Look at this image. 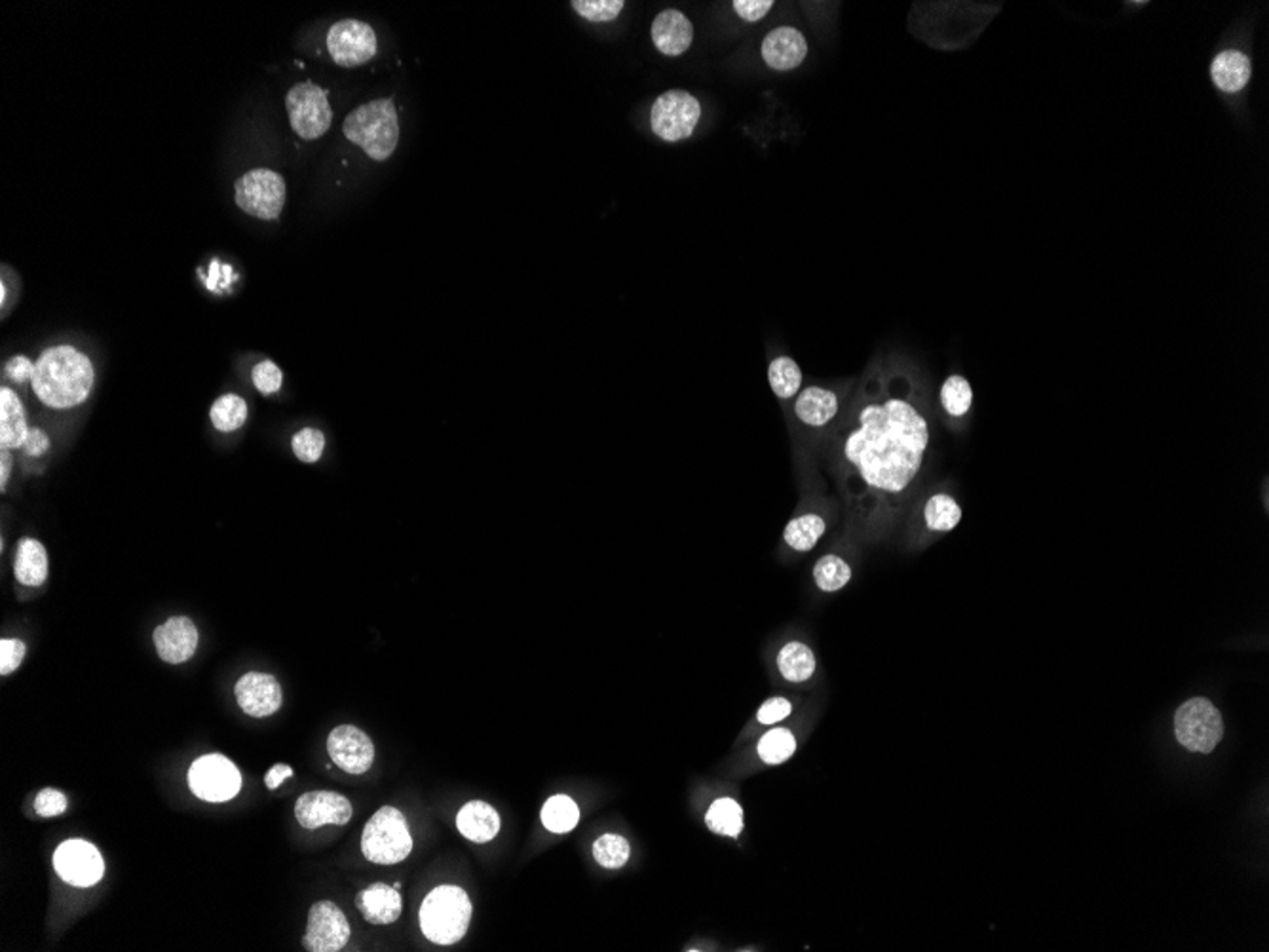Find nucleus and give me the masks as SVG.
<instances>
[{"label":"nucleus","mask_w":1269,"mask_h":952,"mask_svg":"<svg viewBox=\"0 0 1269 952\" xmlns=\"http://www.w3.org/2000/svg\"><path fill=\"white\" fill-rule=\"evenodd\" d=\"M35 810L42 818H55L67 810V797L58 789H42L35 799Z\"/></svg>","instance_id":"obj_41"},{"label":"nucleus","mask_w":1269,"mask_h":952,"mask_svg":"<svg viewBox=\"0 0 1269 952\" xmlns=\"http://www.w3.org/2000/svg\"><path fill=\"white\" fill-rule=\"evenodd\" d=\"M0 461H2V470H0V487H2V491H4V489H6V483H8V478H10L12 459L8 449H2Z\"/></svg>","instance_id":"obj_47"},{"label":"nucleus","mask_w":1269,"mask_h":952,"mask_svg":"<svg viewBox=\"0 0 1269 952\" xmlns=\"http://www.w3.org/2000/svg\"><path fill=\"white\" fill-rule=\"evenodd\" d=\"M471 902L459 886H438L420 905V930L436 945H454L468 932Z\"/></svg>","instance_id":"obj_4"},{"label":"nucleus","mask_w":1269,"mask_h":952,"mask_svg":"<svg viewBox=\"0 0 1269 952\" xmlns=\"http://www.w3.org/2000/svg\"><path fill=\"white\" fill-rule=\"evenodd\" d=\"M361 851L377 865H396L409 858L413 837L400 810L382 806L373 814L361 835Z\"/></svg>","instance_id":"obj_5"},{"label":"nucleus","mask_w":1269,"mask_h":952,"mask_svg":"<svg viewBox=\"0 0 1269 952\" xmlns=\"http://www.w3.org/2000/svg\"><path fill=\"white\" fill-rule=\"evenodd\" d=\"M48 447H50V440L41 428H31L27 434V440L23 443V451L29 457H41L48 451Z\"/></svg>","instance_id":"obj_45"},{"label":"nucleus","mask_w":1269,"mask_h":952,"mask_svg":"<svg viewBox=\"0 0 1269 952\" xmlns=\"http://www.w3.org/2000/svg\"><path fill=\"white\" fill-rule=\"evenodd\" d=\"M540 818H542L546 829L557 833V835H564L578 825L580 810L571 797L555 795L546 800Z\"/></svg>","instance_id":"obj_29"},{"label":"nucleus","mask_w":1269,"mask_h":952,"mask_svg":"<svg viewBox=\"0 0 1269 952\" xmlns=\"http://www.w3.org/2000/svg\"><path fill=\"white\" fill-rule=\"evenodd\" d=\"M236 204L247 216L272 221L277 219L287 200L286 181L272 170H251L236 181Z\"/></svg>","instance_id":"obj_7"},{"label":"nucleus","mask_w":1269,"mask_h":952,"mask_svg":"<svg viewBox=\"0 0 1269 952\" xmlns=\"http://www.w3.org/2000/svg\"><path fill=\"white\" fill-rule=\"evenodd\" d=\"M27 652V646L20 639H2L0 641V673L10 676L21 666Z\"/></svg>","instance_id":"obj_40"},{"label":"nucleus","mask_w":1269,"mask_h":952,"mask_svg":"<svg viewBox=\"0 0 1269 952\" xmlns=\"http://www.w3.org/2000/svg\"><path fill=\"white\" fill-rule=\"evenodd\" d=\"M328 50L338 67H359L377 56V35L358 20H340L328 32Z\"/></svg>","instance_id":"obj_11"},{"label":"nucleus","mask_w":1269,"mask_h":952,"mask_svg":"<svg viewBox=\"0 0 1269 952\" xmlns=\"http://www.w3.org/2000/svg\"><path fill=\"white\" fill-rule=\"evenodd\" d=\"M770 386L781 400L793 398L802 386V371L795 359L781 356L776 358L769 368Z\"/></svg>","instance_id":"obj_32"},{"label":"nucleus","mask_w":1269,"mask_h":952,"mask_svg":"<svg viewBox=\"0 0 1269 952\" xmlns=\"http://www.w3.org/2000/svg\"><path fill=\"white\" fill-rule=\"evenodd\" d=\"M27 419L18 394L10 389L0 390V445L2 449H18L27 440Z\"/></svg>","instance_id":"obj_23"},{"label":"nucleus","mask_w":1269,"mask_h":952,"mask_svg":"<svg viewBox=\"0 0 1269 952\" xmlns=\"http://www.w3.org/2000/svg\"><path fill=\"white\" fill-rule=\"evenodd\" d=\"M814 580L819 590L832 594L850 584L851 567L839 555H825L814 567Z\"/></svg>","instance_id":"obj_31"},{"label":"nucleus","mask_w":1269,"mask_h":952,"mask_svg":"<svg viewBox=\"0 0 1269 952\" xmlns=\"http://www.w3.org/2000/svg\"><path fill=\"white\" fill-rule=\"evenodd\" d=\"M236 700L249 717H270L282 707V686L268 673H246L236 683Z\"/></svg>","instance_id":"obj_16"},{"label":"nucleus","mask_w":1269,"mask_h":952,"mask_svg":"<svg viewBox=\"0 0 1269 952\" xmlns=\"http://www.w3.org/2000/svg\"><path fill=\"white\" fill-rule=\"evenodd\" d=\"M702 118V105L692 93L669 90L662 93L650 111V126L660 139L676 143L694 134Z\"/></svg>","instance_id":"obj_8"},{"label":"nucleus","mask_w":1269,"mask_h":952,"mask_svg":"<svg viewBox=\"0 0 1269 952\" xmlns=\"http://www.w3.org/2000/svg\"><path fill=\"white\" fill-rule=\"evenodd\" d=\"M291 776H293V769L289 765H276V767L268 770L267 776H265V783H267V788L270 791H274V789L280 788Z\"/></svg>","instance_id":"obj_46"},{"label":"nucleus","mask_w":1269,"mask_h":952,"mask_svg":"<svg viewBox=\"0 0 1269 952\" xmlns=\"http://www.w3.org/2000/svg\"><path fill=\"white\" fill-rule=\"evenodd\" d=\"M158 656L168 664H183L191 660L198 646V629L186 616H174L154 632Z\"/></svg>","instance_id":"obj_18"},{"label":"nucleus","mask_w":1269,"mask_h":952,"mask_svg":"<svg viewBox=\"0 0 1269 952\" xmlns=\"http://www.w3.org/2000/svg\"><path fill=\"white\" fill-rule=\"evenodd\" d=\"M791 711H793V706H791V702L785 700V698H770L758 709V723L760 725H776L779 721L788 717Z\"/></svg>","instance_id":"obj_42"},{"label":"nucleus","mask_w":1269,"mask_h":952,"mask_svg":"<svg viewBox=\"0 0 1269 952\" xmlns=\"http://www.w3.org/2000/svg\"><path fill=\"white\" fill-rule=\"evenodd\" d=\"M291 445H293V452H295L298 461L312 464V462L319 461L324 447H326V438H324V434L319 430L305 428V430L295 434Z\"/></svg>","instance_id":"obj_38"},{"label":"nucleus","mask_w":1269,"mask_h":952,"mask_svg":"<svg viewBox=\"0 0 1269 952\" xmlns=\"http://www.w3.org/2000/svg\"><path fill=\"white\" fill-rule=\"evenodd\" d=\"M188 785L198 799L225 802L240 793L242 776L230 758L214 753L193 762L188 770Z\"/></svg>","instance_id":"obj_10"},{"label":"nucleus","mask_w":1269,"mask_h":952,"mask_svg":"<svg viewBox=\"0 0 1269 952\" xmlns=\"http://www.w3.org/2000/svg\"><path fill=\"white\" fill-rule=\"evenodd\" d=\"M760 53L770 69L781 72L793 71L806 60L808 41L799 29L781 25L764 37Z\"/></svg>","instance_id":"obj_17"},{"label":"nucleus","mask_w":1269,"mask_h":952,"mask_svg":"<svg viewBox=\"0 0 1269 952\" xmlns=\"http://www.w3.org/2000/svg\"><path fill=\"white\" fill-rule=\"evenodd\" d=\"M291 128L303 139H317L328 132L333 120L328 92L314 83L293 86L286 97Z\"/></svg>","instance_id":"obj_9"},{"label":"nucleus","mask_w":1269,"mask_h":952,"mask_svg":"<svg viewBox=\"0 0 1269 952\" xmlns=\"http://www.w3.org/2000/svg\"><path fill=\"white\" fill-rule=\"evenodd\" d=\"M251 377H253L255 389L261 394H267V396L276 394L277 390L282 389V380H284L282 369L277 368L276 363L270 361V359L257 363Z\"/></svg>","instance_id":"obj_39"},{"label":"nucleus","mask_w":1269,"mask_h":952,"mask_svg":"<svg viewBox=\"0 0 1269 952\" xmlns=\"http://www.w3.org/2000/svg\"><path fill=\"white\" fill-rule=\"evenodd\" d=\"M1224 732L1222 713L1207 698H1189L1175 713V737L1189 753H1212L1219 748Z\"/></svg>","instance_id":"obj_6"},{"label":"nucleus","mask_w":1269,"mask_h":952,"mask_svg":"<svg viewBox=\"0 0 1269 952\" xmlns=\"http://www.w3.org/2000/svg\"><path fill=\"white\" fill-rule=\"evenodd\" d=\"M457 827L462 833V837L471 840V842H489L494 839L500 831V816L498 812L492 809L489 802L483 800H471L468 804L462 806L459 816H457Z\"/></svg>","instance_id":"obj_22"},{"label":"nucleus","mask_w":1269,"mask_h":952,"mask_svg":"<svg viewBox=\"0 0 1269 952\" xmlns=\"http://www.w3.org/2000/svg\"><path fill=\"white\" fill-rule=\"evenodd\" d=\"M629 842L620 835H603L595 840L594 858L604 869H622L629 861Z\"/></svg>","instance_id":"obj_36"},{"label":"nucleus","mask_w":1269,"mask_h":952,"mask_svg":"<svg viewBox=\"0 0 1269 952\" xmlns=\"http://www.w3.org/2000/svg\"><path fill=\"white\" fill-rule=\"evenodd\" d=\"M14 574L23 585H41L48 578V555L39 540L23 538L18 546Z\"/></svg>","instance_id":"obj_25"},{"label":"nucleus","mask_w":1269,"mask_h":952,"mask_svg":"<svg viewBox=\"0 0 1269 952\" xmlns=\"http://www.w3.org/2000/svg\"><path fill=\"white\" fill-rule=\"evenodd\" d=\"M571 6L584 20L606 23L620 16V12L624 10L625 2L624 0H574Z\"/></svg>","instance_id":"obj_37"},{"label":"nucleus","mask_w":1269,"mask_h":952,"mask_svg":"<svg viewBox=\"0 0 1269 952\" xmlns=\"http://www.w3.org/2000/svg\"><path fill=\"white\" fill-rule=\"evenodd\" d=\"M93 366L90 358L72 347L44 350L35 363L32 390L39 400L53 409H71L81 405L92 392Z\"/></svg>","instance_id":"obj_2"},{"label":"nucleus","mask_w":1269,"mask_h":952,"mask_svg":"<svg viewBox=\"0 0 1269 952\" xmlns=\"http://www.w3.org/2000/svg\"><path fill=\"white\" fill-rule=\"evenodd\" d=\"M350 942V924L333 902H317L308 912L303 945L310 952H337Z\"/></svg>","instance_id":"obj_13"},{"label":"nucleus","mask_w":1269,"mask_h":952,"mask_svg":"<svg viewBox=\"0 0 1269 952\" xmlns=\"http://www.w3.org/2000/svg\"><path fill=\"white\" fill-rule=\"evenodd\" d=\"M928 447V419L911 400L890 396L861 407L858 424L842 443V457L861 499L884 502L909 491Z\"/></svg>","instance_id":"obj_1"},{"label":"nucleus","mask_w":1269,"mask_h":952,"mask_svg":"<svg viewBox=\"0 0 1269 952\" xmlns=\"http://www.w3.org/2000/svg\"><path fill=\"white\" fill-rule=\"evenodd\" d=\"M349 141L361 147L369 158L382 162L400 141V123L394 99H375L354 109L342 124Z\"/></svg>","instance_id":"obj_3"},{"label":"nucleus","mask_w":1269,"mask_h":952,"mask_svg":"<svg viewBox=\"0 0 1269 952\" xmlns=\"http://www.w3.org/2000/svg\"><path fill=\"white\" fill-rule=\"evenodd\" d=\"M352 802L333 791H310L298 797L295 818L300 827L317 829L324 825H347L352 819Z\"/></svg>","instance_id":"obj_15"},{"label":"nucleus","mask_w":1269,"mask_h":952,"mask_svg":"<svg viewBox=\"0 0 1269 952\" xmlns=\"http://www.w3.org/2000/svg\"><path fill=\"white\" fill-rule=\"evenodd\" d=\"M209 417L219 431L238 430L246 422L247 403L236 394H226L214 403Z\"/></svg>","instance_id":"obj_33"},{"label":"nucleus","mask_w":1269,"mask_h":952,"mask_svg":"<svg viewBox=\"0 0 1269 952\" xmlns=\"http://www.w3.org/2000/svg\"><path fill=\"white\" fill-rule=\"evenodd\" d=\"M816 656L804 643H788L779 650V673L791 683H804L816 671Z\"/></svg>","instance_id":"obj_26"},{"label":"nucleus","mask_w":1269,"mask_h":952,"mask_svg":"<svg viewBox=\"0 0 1269 952\" xmlns=\"http://www.w3.org/2000/svg\"><path fill=\"white\" fill-rule=\"evenodd\" d=\"M328 751L331 760L338 769L361 776L365 774L375 760V746L371 737L352 725H340L331 730L328 737Z\"/></svg>","instance_id":"obj_14"},{"label":"nucleus","mask_w":1269,"mask_h":952,"mask_svg":"<svg viewBox=\"0 0 1269 952\" xmlns=\"http://www.w3.org/2000/svg\"><path fill=\"white\" fill-rule=\"evenodd\" d=\"M53 867L62 881L79 888H88L102 881L105 861L99 850L88 840H65L53 854Z\"/></svg>","instance_id":"obj_12"},{"label":"nucleus","mask_w":1269,"mask_h":952,"mask_svg":"<svg viewBox=\"0 0 1269 952\" xmlns=\"http://www.w3.org/2000/svg\"><path fill=\"white\" fill-rule=\"evenodd\" d=\"M923 519L930 531L935 533H949L952 529L958 527V523L962 522V508L960 504L954 501V496L947 492H937L933 494L930 501L923 506Z\"/></svg>","instance_id":"obj_27"},{"label":"nucleus","mask_w":1269,"mask_h":952,"mask_svg":"<svg viewBox=\"0 0 1269 952\" xmlns=\"http://www.w3.org/2000/svg\"><path fill=\"white\" fill-rule=\"evenodd\" d=\"M6 373H8V377L12 380H16V382H20L21 384V382H27V380L32 379L35 363H32L31 359L25 358V356H16V358H12L8 361Z\"/></svg>","instance_id":"obj_44"},{"label":"nucleus","mask_w":1269,"mask_h":952,"mask_svg":"<svg viewBox=\"0 0 1269 952\" xmlns=\"http://www.w3.org/2000/svg\"><path fill=\"white\" fill-rule=\"evenodd\" d=\"M706 823L713 833L737 839L743 831V810L734 799L715 800L707 810Z\"/></svg>","instance_id":"obj_28"},{"label":"nucleus","mask_w":1269,"mask_h":952,"mask_svg":"<svg viewBox=\"0 0 1269 952\" xmlns=\"http://www.w3.org/2000/svg\"><path fill=\"white\" fill-rule=\"evenodd\" d=\"M737 16L748 23L760 21L774 8V0H736L732 2Z\"/></svg>","instance_id":"obj_43"},{"label":"nucleus","mask_w":1269,"mask_h":952,"mask_svg":"<svg viewBox=\"0 0 1269 952\" xmlns=\"http://www.w3.org/2000/svg\"><path fill=\"white\" fill-rule=\"evenodd\" d=\"M825 529H827V525L823 522V517H819L816 513H808V515H802L788 523L783 538L793 550L809 552L819 543V538L825 534Z\"/></svg>","instance_id":"obj_30"},{"label":"nucleus","mask_w":1269,"mask_h":952,"mask_svg":"<svg viewBox=\"0 0 1269 952\" xmlns=\"http://www.w3.org/2000/svg\"><path fill=\"white\" fill-rule=\"evenodd\" d=\"M795 749H797V739L787 728H776V730H770L769 734H764L758 741V757L762 758V762L776 767L793 757Z\"/></svg>","instance_id":"obj_35"},{"label":"nucleus","mask_w":1269,"mask_h":952,"mask_svg":"<svg viewBox=\"0 0 1269 952\" xmlns=\"http://www.w3.org/2000/svg\"><path fill=\"white\" fill-rule=\"evenodd\" d=\"M356 907L369 924L386 926L400 918L403 903L400 890L388 884H373L356 898Z\"/></svg>","instance_id":"obj_20"},{"label":"nucleus","mask_w":1269,"mask_h":952,"mask_svg":"<svg viewBox=\"0 0 1269 952\" xmlns=\"http://www.w3.org/2000/svg\"><path fill=\"white\" fill-rule=\"evenodd\" d=\"M941 405L951 417H965L973 405V389L962 375H951L942 382Z\"/></svg>","instance_id":"obj_34"},{"label":"nucleus","mask_w":1269,"mask_h":952,"mask_svg":"<svg viewBox=\"0 0 1269 952\" xmlns=\"http://www.w3.org/2000/svg\"><path fill=\"white\" fill-rule=\"evenodd\" d=\"M1252 76L1250 58L1241 50H1224L1210 63V79L1220 92L1239 93Z\"/></svg>","instance_id":"obj_21"},{"label":"nucleus","mask_w":1269,"mask_h":952,"mask_svg":"<svg viewBox=\"0 0 1269 952\" xmlns=\"http://www.w3.org/2000/svg\"><path fill=\"white\" fill-rule=\"evenodd\" d=\"M795 411L804 424L819 428L837 417L839 398L832 390L809 386V389L802 390L799 400L795 403Z\"/></svg>","instance_id":"obj_24"},{"label":"nucleus","mask_w":1269,"mask_h":952,"mask_svg":"<svg viewBox=\"0 0 1269 952\" xmlns=\"http://www.w3.org/2000/svg\"><path fill=\"white\" fill-rule=\"evenodd\" d=\"M650 35L660 53L676 58L690 48L694 41V27L683 12L667 8L655 16Z\"/></svg>","instance_id":"obj_19"}]
</instances>
